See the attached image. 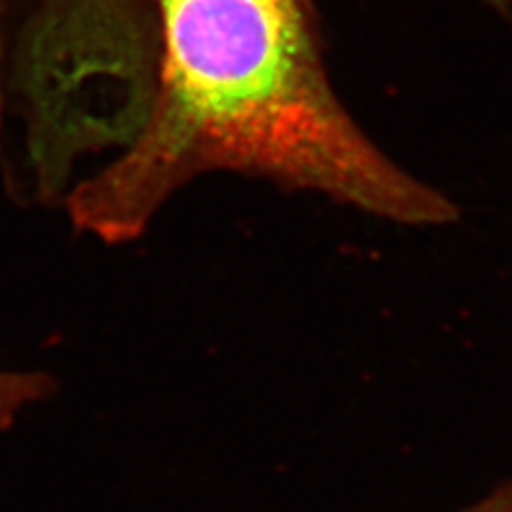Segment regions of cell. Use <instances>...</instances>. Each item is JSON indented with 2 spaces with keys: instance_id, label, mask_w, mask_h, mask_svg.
Masks as SVG:
<instances>
[{
  "instance_id": "obj_1",
  "label": "cell",
  "mask_w": 512,
  "mask_h": 512,
  "mask_svg": "<svg viewBox=\"0 0 512 512\" xmlns=\"http://www.w3.org/2000/svg\"><path fill=\"white\" fill-rule=\"evenodd\" d=\"M146 116L67 212L105 244L139 239L175 192L212 171L308 190L402 224L455 203L378 150L333 92L312 0H150Z\"/></svg>"
},
{
  "instance_id": "obj_2",
  "label": "cell",
  "mask_w": 512,
  "mask_h": 512,
  "mask_svg": "<svg viewBox=\"0 0 512 512\" xmlns=\"http://www.w3.org/2000/svg\"><path fill=\"white\" fill-rule=\"evenodd\" d=\"M54 382L45 374L0 370V429L15 423L20 412L50 397Z\"/></svg>"
},
{
  "instance_id": "obj_3",
  "label": "cell",
  "mask_w": 512,
  "mask_h": 512,
  "mask_svg": "<svg viewBox=\"0 0 512 512\" xmlns=\"http://www.w3.org/2000/svg\"><path fill=\"white\" fill-rule=\"evenodd\" d=\"M466 512H512V483L504 485L500 491H495L487 500L472 506Z\"/></svg>"
}]
</instances>
